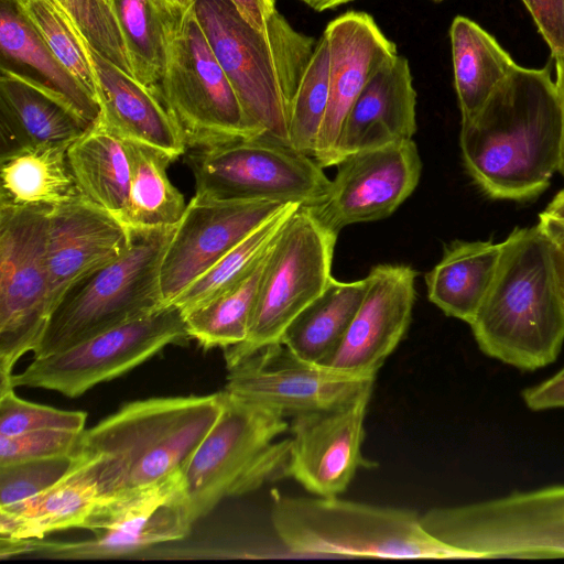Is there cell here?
Segmentation results:
<instances>
[{"label":"cell","instance_id":"obj_31","mask_svg":"<svg viewBox=\"0 0 564 564\" xmlns=\"http://www.w3.org/2000/svg\"><path fill=\"white\" fill-rule=\"evenodd\" d=\"M68 159L82 198L121 220L130 186L123 140L96 122L69 144Z\"/></svg>","mask_w":564,"mask_h":564},{"label":"cell","instance_id":"obj_38","mask_svg":"<svg viewBox=\"0 0 564 564\" xmlns=\"http://www.w3.org/2000/svg\"><path fill=\"white\" fill-rule=\"evenodd\" d=\"M88 45L132 75L110 0H55Z\"/></svg>","mask_w":564,"mask_h":564},{"label":"cell","instance_id":"obj_27","mask_svg":"<svg viewBox=\"0 0 564 564\" xmlns=\"http://www.w3.org/2000/svg\"><path fill=\"white\" fill-rule=\"evenodd\" d=\"M501 242L454 240L425 275L429 300L447 316L470 324L491 285Z\"/></svg>","mask_w":564,"mask_h":564},{"label":"cell","instance_id":"obj_39","mask_svg":"<svg viewBox=\"0 0 564 564\" xmlns=\"http://www.w3.org/2000/svg\"><path fill=\"white\" fill-rule=\"evenodd\" d=\"M84 411H66L21 399L13 388L0 391V435L14 436L41 430L83 432Z\"/></svg>","mask_w":564,"mask_h":564},{"label":"cell","instance_id":"obj_24","mask_svg":"<svg viewBox=\"0 0 564 564\" xmlns=\"http://www.w3.org/2000/svg\"><path fill=\"white\" fill-rule=\"evenodd\" d=\"M415 106L409 62L398 54L369 79L350 108L338 143L337 164L351 153L412 139Z\"/></svg>","mask_w":564,"mask_h":564},{"label":"cell","instance_id":"obj_48","mask_svg":"<svg viewBox=\"0 0 564 564\" xmlns=\"http://www.w3.org/2000/svg\"><path fill=\"white\" fill-rule=\"evenodd\" d=\"M539 226L547 235L564 237V218L543 212L539 216Z\"/></svg>","mask_w":564,"mask_h":564},{"label":"cell","instance_id":"obj_6","mask_svg":"<svg viewBox=\"0 0 564 564\" xmlns=\"http://www.w3.org/2000/svg\"><path fill=\"white\" fill-rule=\"evenodd\" d=\"M223 394L220 415L182 468L194 522L224 498L283 477L290 454L291 438L278 441L289 427L284 415Z\"/></svg>","mask_w":564,"mask_h":564},{"label":"cell","instance_id":"obj_3","mask_svg":"<svg viewBox=\"0 0 564 564\" xmlns=\"http://www.w3.org/2000/svg\"><path fill=\"white\" fill-rule=\"evenodd\" d=\"M193 11L247 116L264 134L290 144L293 97L316 41L278 10L263 31L232 0H195Z\"/></svg>","mask_w":564,"mask_h":564},{"label":"cell","instance_id":"obj_13","mask_svg":"<svg viewBox=\"0 0 564 564\" xmlns=\"http://www.w3.org/2000/svg\"><path fill=\"white\" fill-rule=\"evenodd\" d=\"M47 208L0 206V391L34 351L52 313Z\"/></svg>","mask_w":564,"mask_h":564},{"label":"cell","instance_id":"obj_28","mask_svg":"<svg viewBox=\"0 0 564 564\" xmlns=\"http://www.w3.org/2000/svg\"><path fill=\"white\" fill-rule=\"evenodd\" d=\"M68 147L41 145L0 158V206L51 209L82 198Z\"/></svg>","mask_w":564,"mask_h":564},{"label":"cell","instance_id":"obj_9","mask_svg":"<svg viewBox=\"0 0 564 564\" xmlns=\"http://www.w3.org/2000/svg\"><path fill=\"white\" fill-rule=\"evenodd\" d=\"M195 522L185 496L182 469L148 486L109 497L86 519L93 536L79 541L0 539L2 560L36 556L53 560H100L134 555L185 539Z\"/></svg>","mask_w":564,"mask_h":564},{"label":"cell","instance_id":"obj_7","mask_svg":"<svg viewBox=\"0 0 564 564\" xmlns=\"http://www.w3.org/2000/svg\"><path fill=\"white\" fill-rule=\"evenodd\" d=\"M175 227L131 231L130 247L120 258L86 276L58 302L34 358L64 350L165 306L160 272Z\"/></svg>","mask_w":564,"mask_h":564},{"label":"cell","instance_id":"obj_36","mask_svg":"<svg viewBox=\"0 0 564 564\" xmlns=\"http://www.w3.org/2000/svg\"><path fill=\"white\" fill-rule=\"evenodd\" d=\"M15 1L58 61L97 99L88 43L68 14L55 0Z\"/></svg>","mask_w":564,"mask_h":564},{"label":"cell","instance_id":"obj_51","mask_svg":"<svg viewBox=\"0 0 564 564\" xmlns=\"http://www.w3.org/2000/svg\"><path fill=\"white\" fill-rule=\"evenodd\" d=\"M436 1H440V0H436Z\"/></svg>","mask_w":564,"mask_h":564},{"label":"cell","instance_id":"obj_1","mask_svg":"<svg viewBox=\"0 0 564 564\" xmlns=\"http://www.w3.org/2000/svg\"><path fill=\"white\" fill-rule=\"evenodd\" d=\"M562 109L547 67L518 65L480 110L462 121L464 165L492 199L527 200L558 171Z\"/></svg>","mask_w":564,"mask_h":564},{"label":"cell","instance_id":"obj_44","mask_svg":"<svg viewBox=\"0 0 564 564\" xmlns=\"http://www.w3.org/2000/svg\"><path fill=\"white\" fill-rule=\"evenodd\" d=\"M242 15L258 30H265L268 19L276 11L274 0H232Z\"/></svg>","mask_w":564,"mask_h":564},{"label":"cell","instance_id":"obj_42","mask_svg":"<svg viewBox=\"0 0 564 564\" xmlns=\"http://www.w3.org/2000/svg\"><path fill=\"white\" fill-rule=\"evenodd\" d=\"M553 59L564 57V0H522Z\"/></svg>","mask_w":564,"mask_h":564},{"label":"cell","instance_id":"obj_41","mask_svg":"<svg viewBox=\"0 0 564 564\" xmlns=\"http://www.w3.org/2000/svg\"><path fill=\"white\" fill-rule=\"evenodd\" d=\"M83 432L41 430L0 435V465L75 454Z\"/></svg>","mask_w":564,"mask_h":564},{"label":"cell","instance_id":"obj_32","mask_svg":"<svg viewBox=\"0 0 564 564\" xmlns=\"http://www.w3.org/2000/svg\"><path fill=\"white\" fill-rule=\"evenodd\" d=\"M366 290V278L352 282L333 278L326 290L289 325L281 343L305 360L322 362L341 341Z\"/></svg>","mask_w":564,"mask_h":564},{"label":"cell","instance_id":"obj_11","mask_svg":"<svg viewBox=\"0 0 564 564\" xmlns=\"http://www.w3.org/2000/svg\"><path fill=\"white\" fill-rule=\"evenodd\" d=\"M337 236L303 206L292 214L267 254L248 336L224 350L227 369L281 343L289 325L326 290Z\"/></svg>","mask_w":564,"mask_h":564},{"label":"cell","instance_id":"obj_49","mask_svg":"<svg viewBox=\"0 0 564 564\" xmlns=\"http://www.w3.org/2000/svg\"><path fill=\"white\" fill-rule=\"evenodd\" d=\"M310 8L317 12H323L329 9H334L338 6L345 4L354 0H301Z\"/></svg>","mask_w":564,"mask_h":564},{"label":"cell","instance_id":"obj_12","mask_svg":"<svg viewBox=\"0 0 564 564\" xmlns=\"http://www.w3.org/2000/svg\"><path fill=\"white\" fill-rule=\"evenodd\" d=\"M186 163L195 195L215 200H273L303 207L318 204L330 180L310 155L271 135L194 150Z\"/></svg>","mask_w":564,"mask_h":564},{"label":"cell","instance_id":"obj_26","mask_svg":"<svg viewBox=\"0 0 564 564\" xmlns=\"http://www.w3.org/2000/svg\"><path fill=\"white\" fill-rule=\"evenodd\" d=\"M0 50L1 68L58 94L89 123L98 121L97 99L58 61L15 0H0Z\"/></svg>","mask_w":564,"mask_h":564},{"label":"cell","instance_id":"obj_34","mask_svg":"<svg viewBox=\"0 0 564 564\" xmlns=\"http://www.w3.org/2000/svg\"><path fill=\"white\" fill-rule=\"evenodd\" d=\"M132 76L149 87L162 80L169 55V19L152 0H110Z\"/></svg>","mask_w":564,"mask_h":564},{"label":"cell","instance_id":"obj_25","mask_svg":"<svg viewBox=\"0 0 564 564\" xmlns=\"http://www.w3.org/2000/svg\"><path fill=\"white\" fill-rule=\"evenodd\" d=\"M93 126L58 94L0 67V158L48 144H70Z\"/></svg>","mask_w":564,"mask_h":564},{"label":"cell","instance_id":"obj_2","mask_svg":"<svg viewBox=\"0 0 564 564\" xmlns=\"http://www.w3.org/2000/svg\"><path fill=\"white\" fill-rule=\"evenodd\" d=\"M482 354L523 371L553 364L564 344L551 240L538 225L517 227L501 242L491 285L469 324Z\"/></svg>","mask_w":564,"mask_h":564},{"label":"cell","instance_id":"obj_47","mask_svg":"<svg viewBox=\"0 0 564 564\" xmlns=\"http://www.w3.org/2000/svg\"><path fill=\"white\" fill-rule=\"evenodd\" d=\"M155 6L169 18L183 17L194 4L195 0H152Z\"/></svg>","mask_w":564,"mask_h":564},{"label":"cell","instance_id":"obj_23","mask_svg":"<svg viewBox=\"0 0 564 564\" xmlns=\"http://www.w3.org/2000/svg\"><path fill=\"white\" fill-rule=\"evenodd\" d=\"M100 108L97 123L122 140L158 148L174 160L187 147L156 87L137 80L88 45Z\"/></svg>","mask_w":564,"mask_h":564},{"label":"cell","instance_id":"obj_14","mask_svg":"<svg viewBox=\"0 0 564 564\" xmlns=\"http://www.w3.org/2000/svg\"><path fill=\"white\" fill-rule=\"evenodd\" d=\"M191 339L182 311L173 304L87 338L13 373L11 384L41 388L76 398L120 377L169 345Z\"/></svg>","mask_w":564,"mask_h":564},{"label":"cell","instance_id":"obj_18","mask_svg":"<svg viewBox=\"0 0 564 564\" xmlns=\"http://www.w3.org/2000/svg\"><path fill=\"white\" fill-rule=\"evenodd\" d=\"M283 205L273 200H215L194 195L162 259L160 285L164 305L171 304Z\"/></svg>","mask_w":564,"mask_h":564},{"label":"cell","instance_id":"obj_33","mask_svg":"<svg viewBox=\"0 0 564 564\" xmlns=\"http://www.w3.org/2000/svg\"><path fill=\"white\" fill-rule=\"evenodd\" d=\"M268 252L241 280L183 314L191 339L205 350L246 340Z\"/></svg>","mask_w":564,"mask_h":564},{"label":"cell","instance_id":"obj_22","mask_svg":"<svg viewBox=\"0 0 564 564\" xmlns=\"http://www.w3.org/2000/svg\"><path fill=\"white\" fill-rule=\"evenodd\" d=\"M104 457L77 449L68 471L41 494L0 508V539L41 540L48 534L82 529L91 512L110 496Z\"/></svg>","mask_w":564,"mask_h":564},{"label":"cell","instance_id":"obj_10","mask_svg":"<svg viewBox=\"0 0 564 564\" xmlns=\"http://www.w3.org/2000/svg\"><path fill=\"white\" fill-rule=\"evenodd\" d=\"M187 149H207L264 132L247 116L213 53L193 7L169 20V55L155 86Z\"/></svg>","mask_w":564,"mask_h":564},{"label":"cell","instance_id":"obj_50","mask_svg":"<svg viewBox=\"0 0 564 564\" xmlns=\"http://www.w3.org/2000/svg\"><path fill=\"white\" fill-rule=\"evenodd\" d=\"M544 212L555 217L564 218V189L553 197Z\"/></svg>","mask_w":564,"mask_h":564},{"label":"cell","instance_id":"obj_21","mask_svg":"<svg viewBox=\"0 0 564 564\" xmlns=\"http://www.w3.org/2000/svg\"><path fill=\"white\" fill-rule=\"evenodd\" d=\"M47 218L53 312L74 285L120 258L130 247L132 232L117 217L83 198L51 208Z\"/></svg>","mask_w":564,"mask_h":564},{"label":"cell","instance_id":"obj_5","mask_svg":"<svg viewBox=\"0 0 564 564\" xmlns=\"http://www.w3.org/2000/svg\"><path fill=\"white\" fill-rule=\"evenodd\" d=\"M414 510L338 497L272 495L271 522L297 555L381 558H467L427 533Z\"/></svg>","mask_w":564,"mask_h":564},{"label":"cell","instance_id":"obj_8","mask_svg":"<svg viewBox=\"0 0 564 564\" xmlns=\"http://www.w3.org/2000/svg\"><path fill=\"white\" fill-rule=\"evenodd\" d=\"M420 520L467 558H564V485L434 508Z\"/></svg>","mask_w":564,"mask_h":564},{"label":"cell","instance_id":"obj_29","mask_svg":"<svg viewBox=\"0 0 564 564\" xmlns=\"http://www.w3.org/2000/svg\"><path fill=\"white\" fill-rule=\"evenodd\" d=\"M454 83L462 121L470 119L518 64L475 21L457 15L449 29Z\"/></svg>","mask_w":564,"mask_h":564},{"label":"cell","instance_id":"obj_43","mask_svg":"<svg viewBox=\"0 0 564 564\" xmlns=\"http://www.w3.org/2000/svg\"><path fill=\"white\" fill-rule=\"evenodd\" d=\"M525 406L534 412L564 409V377L555 372L545 380L521 391Z\"/></svg>","mask_w":564,"mask_h":564},{"label":"cell","instance_id":"obj_40","mask_svg":"<svg viewBox=\"0 0 564 564\" xmlns=\"http://www.w3.org/2000/svg\"><path fill=\"white\" fill-rule=\"evenodd\" d=\"M76 453L0 465V508L22 502L54 485L72 467Z\"/></svg>","mask_w":564,"mask_h":564},{"label":"cell","instance_id":"obj_15","mask_svg":"<svg viewBox=\"0 0 564 564\" xmlns=\"http://www.w3.org/2000/svg\"><path fill=\"white\" fill-rule=\"evenodd\" d=\"M227 370V393L284 416L338 405L376 379L305 360L283 343L267 345Z\"/></svg>","mask_w":564,"mask_h":564},{"label":"cell","instance_id":"obj_17","mask_svg":"<svg viewBox=\"0 0 564 564\" xmlns=\"http://www.w3.org/2000/svg\"><path fill=\"white\" fill-rule=\"evenodd\" d=\"M373 384L333 408L292 416L291 447L283 477L317 497H338L359 468L376 463L361 453L364 422Z\"/></svg>","mask_w":564,"mask_h":564},{"label":"cell","instance_id":"obj_4","mask_svg":"<svg viewBox=\"0 0 564 564\" xmlns=\"http://www.w3.org/2000/svg\"><path fill=\"white\" fill-rule=\"evenodd\" d=\"M223 408V391L132 401L84 430L78 449L102 455L116 496L182 469Z\"/></svg>","mask_w":564,"mask_h":564},{"label":"cell","instance_id":"obj_46","mask_svg":"<svg viewBox=\"0 0 564 564\" xmlns=\"http://www.w3.org/2000/svg\"><path fill=\"white\" fill-rule=\"evenodd\" d=\"M556 68V87L562 109V140L558 172L564 176V57L554 59Z\"/></svg>","mask_w":564,"mask_h":564},{"label":"cell","instance_id":"obj_35","mask_svg":"<svg viewBox=\"0 0 564 564\" xmlns=\"http://www.w3.org/2000/svg\"><path fill=\"white\" fill-rule=\"evenodd\" d=\"M300 206L296 203L283 205L192 282L171 304L176 305L185 314L246 276L264 257L289 218Z\"/></svg>","mask_w":564,"mask_h":564},{"label":"cell","instance_id":"obj_37","mask_svg":"<svg viewBox=\"0 0 564 564\" xmlns=\"http://www.w3.org/2000/svg\"><path fill=\"white\" fill-rule=\"evenodd\" d=\"M329 96V50L324 34L304 69L293 97L289 139L295 150L313 158Z\"/></svg>","mask_w":564,"mask_h":564},{"label":"cell","instance_id":"obj_45","mask_svg":"<svg viewBox=\"0 0 564 564\" xmlns=\"http://www.w3.org/2000/svg\"><path fill=\"white\" fill-rule=\"evenodd\" d=\"M545 235L551 240L555 279L560 295L564 302V237L547 234Z\"/></svg>","mask_w":564,"mask_h":564},{"label":"cell","instance_id":"obj_16","mask_svg":"<svg viewBox=\"0 0 564 564\" xmlns=\"http://www.w3.org/2000/svg\"><path fill=\"white\" fill-rule=\"evenodd\" d=\"M324 198L307 208L337 234L346 226L391 215L415 189L422 170L412 139L345 156Z\"/></svg>","mask_w":564,"mask_h":564},{"label":"cell","instance_id":"obj_20","mask_svg":"<svg viewBox=\"0 0 564 564\" xmlns=\"http://www.w3.org/2000/svg\"><path fill=\"white\" fill-rule=\"evenodd\" d=\"M323 34L329 50V96L313 159L325 169L337 165L341 130L354 102L398 52L367 12H345L330 21Z\"/></svg>","mask_w":564,"mask_h":564},{"label":"cell","instance_id":"obj_19","mask_svg":"<svg viewBox=\"0 0 564 564\" xmlns=\"http://www.w3.org/2000/svg\"><path fill=\"white\" fill-rule=\"evenodd\" d=\"M416 274L404 264L373 267L366 276L364 300L345 336L319 364L351 375L376 377L410 325Z\"/></svg>","mask_w":564,"mask_h":564},{"label":"cell","instance_id":"obj_30","mask_svg":"<svg viewBox=\"0 0 564 564\" xmlns=\"http://www.w3.org/2000/svg\"><path fill=\"white\" fill-rule=\"evenodd\" d=\"M123 143L130 165V186L121 221L130 231L175 227L187 206L167 175V167L175 160L144 143L129 140Z\"/></svg>","mask_w":564,"mask_h":564}]
</instances>
